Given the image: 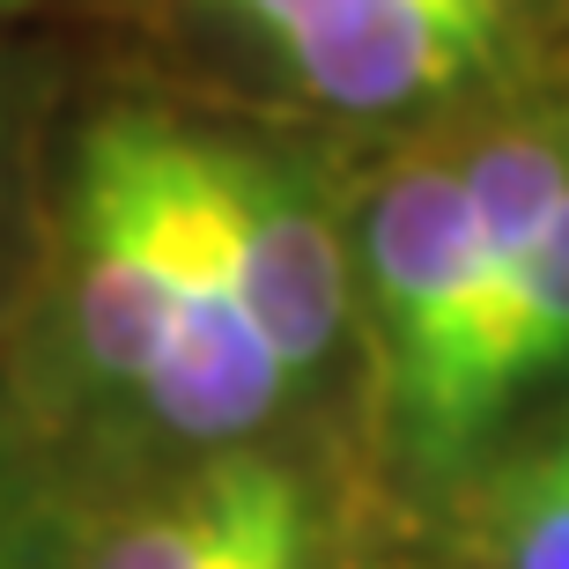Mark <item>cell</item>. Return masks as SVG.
I'll return each mask as SVG.
<instances>
[{
  "label": "cell",
  "mask_w": 569,
  "mask_h": 569,
  "mask_svg": "<svg viewBox=\"0 0 569 569\" xmlns=\"http://www.w3.org/2000/svg\"><path fill=\"white\" fill-rule=\"evenodd\" d=\"M362 259H370L392 400L415 429V451L443 459L451 392H459L466 348L481 326V237H473V208H466V170H400L370 208Z\"/></svg>",
  "instance_id": "1"
},
{
  "label": "cell",
  "mask_w": 569,
  "mask_h": 569,
  "mask_svg": "<svg viewBox=\"0 0 569 569\" xmlns=\"http://www.w3.org/2000/svg\"><path fill=\"white\" fill-rule=\"evenodd\" d=\"M74 333L111 385L148 392L170 340V119L111 111L82 133Z\"/></svg>",
  "instance_id": "2"
},
{
  "label": "cell",
  "mask_w": 569,
  "mask_h": 569,
  "mask_svg": "<svg viewBox=\"0 0 569 569\" xmlns=\"http://www.w3.org/2000/svg\"><path fill=\"white\" fill-rule=\"evenodd\" d=\"M289 392V370L267 348L244 281H237L230 222L208 178V141L170 127V340L141 400L186 437H244Z\"/></svg>",
  "instance_id": "3"
},
{
  "label": "cell",
  "mask_w": 569,
  "mask_h": 569,
  "mask_svg": "<svg viewBox=\"0 0 569 569\" xmlns=\"http://www.w3.org/2000/svg\"><path fill=\"white\" fill-rule=\"evenodd\" d=\"M510 0H333L281 30L296 82L340 111H400L488 60Z\"/></svg>",
  "instance_id": "4"
},
{
  "label": "cell",
  "mask_w": 569,
  "mask_h": 569,
  "mask_svg": "<svg viewBox=\"0 0 569 569\" xmlns=\"http://www.w3.org/2000/svg\"><path fill=\"white\" fill-rule=\"evenodd\" d=\"M208 178L222 200V222H230L244 303H252L259 333L296 385L303 370H318V356L340 333V244L311 214V200L244 148L208 141Z\"/></svg>",
  "instance_id": "5"
},
{
  "label": "cell",
  "mask_w": 569,
  "mask_h": 569,
  "mask_svg": "<svg viewBox=\"0 0 569 569\" xmlns=\"http://www.w3.org/2000/svg\"><path fill=\"white\" fill-rule=\"evenodd\" d=\"M274 488H281V466L222 459L214 473H200L178 503L119 526L104 548H97L89 569H244L252 532H259V518H267V503H274Z\"/></svg>",
  "instance_id": "6"
},
{
  "label": "cell",
  "mask_w": 569,
  "mask_h": 569,
  "mask_svg": "<svg viewBox=\"0 0 569 569\" xmlns=\"http://www.w3.org/2000/svg\"><path fill=\"white\" fill-rule=\"evenodd\" d=\"M555 362H569V192H562V208H555V222L540 230V244H532L526 274L510 281V296H503V311H496V326H488L473 370H466L459 443H473L496 422V407H503L518 385H532L540 370H555Z\"/></svg>",
  "instance_id": "7"
},
{
  "label": "cell",
  "mask_w": 569,
  "mask_h": 569,
  "mask_svg": "<svg viewBox=\"0 0 569 569\" xmlns=\"http://www.w3.org/2000/svg\"><path fill=\"white\" fill-rule=\"evenodd\" d=\"M451 526L473 569H569V429L488 466Z\"/></svg>",
  "instance_id": "8"
},
{
  "label": "cell",
  "mask_w": 569,
  "mask_h": 569,
  "mask_svg": "<svg viewBox=\"0 0 569 569\" xmlns=\"http://www.w3.org/2000/svg\"><path fill=\"white\" fill-rule=\"evenodd\" d=\"M244 569H311V510H303V488H296L289 473H281L274 503H267V518H259Z\"/></svg>",
  "instance_id": "9"
},
{
  "label": "cell",
  "mask_w": 569,
  "mask_h": 569,
  "mask_svg": "<svg viewBox=\"0 0 569 569\" xmlns=\"http://www.w3.org/2000/svg\"><path fill=\"white\" fill-rule=\"evenodd\" d=\"M237 16L252 22V30H267V38H281V30H296L303 16H318V8H333V0H230Z\"/></svg>",
  "instance_id": "10"
},
{
  "label": "cell",
  "mask_w": 569,
  "mask_h": 569,
  "mask_svg": "<svg viewBox=\"0 0 569 569\" xmlns=\"http://www.w3.org/2000/svg\"><path fill=\"white\" fill-rule=\"evenodd\" d=\"M0 569H8V532H0Z\"/></svg>",
  "instance_id": "11"
}]
</instances>
